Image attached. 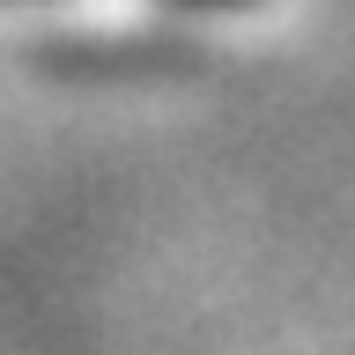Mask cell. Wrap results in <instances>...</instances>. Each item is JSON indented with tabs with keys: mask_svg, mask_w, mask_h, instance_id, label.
Returning a JSON list of instances; mask_svg holds the SVG:
<instances>
[{
	"mask_svg": "<svg viewBox=\"0 0 355 355\" xmlns=\"http://www.w3.org/2000/svg\"><path fill=\"white\" fill-rule=\"evenodd\" d=\"M215 8H222V0H215Z\"/></svg>",
	"mask_w": 355,
	"mask_h": 355,
	"instance_id": "cell-1",
	"label": "cell"
}]
</instances>
